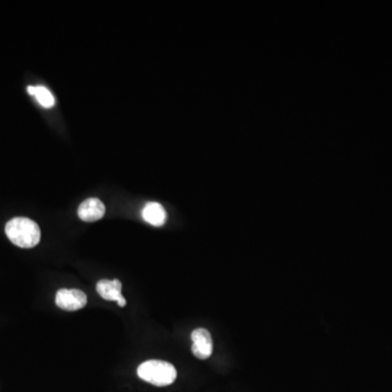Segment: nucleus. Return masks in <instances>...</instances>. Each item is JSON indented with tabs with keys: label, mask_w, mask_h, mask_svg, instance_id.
I'll list each match as a JSON object with an SVG mask.
<instances>
[{
	"label": "nucleus",
	"mask_w": 392,
	"mask_h": 392,
	"mask_svg": "<svg viewBox=\"0 0 392 392\" xmlns=\"http://www.w3.org/2000/svg\"><path fill=\"white\" fill-rule=\"evenodd\" d=\"M6 234L15 245L22 249H32L40 241V227L26 217H17L8 222Z\"/></svg>",
	"instance_id": "nucleus-1"
},
{
	"label": "nucleus",
	"mask_w": 392,
	"mask_h": 392,
	"mask_svg": "<svg viewBox=\"0 0 392 392\" xmlns=\"http://www.w3.org/2000/svg\"><path fill=\"white\" fill-rule=\"evenodd\" d=\"M138 375L144 382L157 387H165L174 384L177 378V370L170 363L151 359L138 366Z\"/></svg>",
	"instance_id": "nucleus-2"
},
{
	"label": "nucleus",
	"mask_w": 392,
	"mask_h": 392,
	"mask_svg": "<svg viewBox=\"0 0 392 392\" xmlns=\"http://www.w3.org/2000/svg\"><path fill=\"white\" fill-rule=\"evenodd\" d=\"M56 304L61 309L74 312L88 304V297L78 289H60L56 294Z\"/></svg>",
	"instance_id": "nucleus-3"
},
{
	"label": "nucleus",
	"mask_w": 392,
	"mask_h": 392,
	"mask_svg": "<svg viewBox=\"0 0 392 392\" xmlns=\"http://www.w3.org/2000/svg\"><path fill=\"white\" fill-rule=\"evenodd\" d=\"M192 352L197 359H206L213 354V339H211V332L204 328H197L191 334Z\"/></svg>",
	"instance_id": "nucleus-4"
},
{
	"label": "nucleus",
	"mask_w": 392,
	"mask_h": 392,
	"mask_svg": "<svg viewBox=\"0 0 392 392\" xmlns=\"http://www.w3.org/2000/svg\"><path fill=\"white\" fill-rule=\"evenodd\" d=\"M98 294L107 301H117L119 307H126V301L121 293L122 284L118 279H103L97 282L96 286Z\"/></svg>",
	"instance_id": "nucleus-5"
},
{
	"label": "nucleus",
	"mask_w": 392,
	"mask_h": 392,
	"mask_svg": "<svg viewBox=\"0 0 392 392\" xmlns=\"http://www.w3.org/2000/svg\"><path fill=\"white\" fill-rule=\"evenodd\" d=\"M106 207L103 202L96 197L85 199L78 209L81 220L85 222H97L105 216Z\"/></svg>",
	"instance_id": "nucleus-6"
},
{
	"label": "nucleus",
	"mask_w": 392,
	"mask_h": 392,
	"mask_svg": "<svg viewBox=\"0 0 392 392\" xmlns=\"http://www.w3.org/2000/svg\"><path fill=\"white\" fill-rule=\"evenodd\" d=\"M142 217L152 226L161 227L166 222L167 214L161 204L151 202V203L146 204L142 211Z\"/></svg>",
	"instance_id": "nucleus-7"
},
{
	"label": "nucleus",
	"mask_w": 392,
	"mask_h": 392,
	"mask_svg": "<svg viewBox=\"0 0 392 392\" xmlns=\"http://www.w3.org/2000/svg\"><path fill=\"white\" fill-rule=\"evenodd\" d=\"M28 92L30 95L35 96L40 106L44 108H51L55 105V97L47 88L43 85L28 86Z\"/></svg>",
	"instance_id": "nucleus-8"
}]
</instances>
